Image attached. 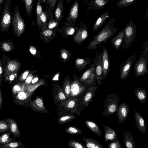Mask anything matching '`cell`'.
<instances>
[{
  "instance_id": "be15d7a7",
  "label": "cell",
  "mask_w": 148,
  "mask_h": 148,
  "mask_svg": "<svg viewBox=\"0 0 148 148\" xmlns=\"http://www.w3.org/2000/svg\"><path fill=\"white\" fill-rule=\"evenodd\" d=\"M2 10V8L1 7V5H0V11H1Z\"/></svg>"
},
{
  "instance_id": "d6986e66",
  "label": "cell",
  "mask_w": 148,
  "mask_h": 148,
  "mask_svg": "<svg viewBox=\"0 0 148 148\" xmlns=\"http://www.w3.org/2000/svg\"><path fill=\"white\" fill-rule=\"evenodd\" d=\"M124 30L118 33L111 40L110 42L112 45L116 49H119L123 43Z\"/></svg>"
},
{
  "instance_id": "60d3db41",
  "label": "cell",
  "mask_w": 148,
  "mask_h": 148,
  "mask_svg": "<svg viewBox=\"0 0 148 148\" xmlns=\"http://www.w3.org/2000/svg\"><path fill=\"white\" fill-rule=\"evenodd\" d=\"M41 23H43L44 27H45L48 22V17L47 11L42 10L40 16Z\"/></svg>"
},
{
  "instance_id": "e575fe53",
  "label": "cell",
  "mask_w": 148,
  "mask_h": 148,
  "mask_svg": "<svg viewBox=\"0 0 148 148\" xmlns=\"http://www.w3.org/2000/svg\"><path fill=\"white\" fill-rule=\"evenodd\" d=\"M55 99L58 102H63L66 99V97L64 92L61 90L58 91L54 94Z\"/></svg>"
},
{
  "instance_id": "e7e4bbea",
  "label": "cell",
  "mask_w": 148,
  "mask_h": 148,
  "mask_svg": "<svg viewBox=\"0 0 148 148\" xmlns=\"http://www.w3.org/2000/svg\"></svg>"
},
{
  "instance_id": "cb8c5ba5",
  "label": "cell",
  "mask_w": 148,
  "mask_h": 148,
  "mask_svg": "<svg viewBox=\"0 0 148 148\" xmlns=\"http://www.w3.org/2000/svg\"><path fill=\"white\" fill-rule=\"evenodd\" d=\"M124 143L127 148H135L134 139L129 132L126 131L123 133Z\"/></svg>"
},
{
  "instance_id": "91938a15",
  "label": "cell",
  "mask_w": 148,
  "mask_h": 148,
  "mask_svg": "<svg viewBox=\"0 0 148 148\" xmlns=\"http://www.w3.org/2000/svg\"><path fill=\"white\" fill-rule=\"evenodd\" d=\"M62 58L64 59H66L67 57V56L66 54L65 53H62Z\"/></svg>"
},
{
  "instance_id": "7402d4cb",
  "label": "cell",
  "mask_w": 148,
  "mask_h": 148,
  "mask_svg": "<svg viewBox=\"0 0 148 148\" xmlns=\"http://www.w3.org/2000/svg\"><path fill=\"white\" fill-rule=\"evenodd\" d=\"M109 16V13L108 12H106L101 15L95 22L92 28L93 31H95L101 27Z\"/></svg>"
},
{
  "instance_id": "bcb514c9",
  "label": "cell",
  "mask_w": 148,
  "mask_h": 148,
  "mask_svg": "<svg viewBox=\"0 0 148 148\" xmlns=\"http://www.w3.org/2000/svg\"><path fill=\"white\" fill-rule=\"evenodd\" d=\"M29 71H26L23 73L19 77L18 79V82L23 83L25 82L26 78L27 77Z\"/></svg>"
},
{
  "instance_id": "e0dca14e",
  "label": "cell",
  "mask_w": 148,
  "mask_h": 148,
  "mask_svg": "<svg viewBox=\"0 0 148 148\" xmlns=\"http://www.w3.org/2000/svg\"><path fill=\"white\" fill-rule=\"evenodd\" d=\"M102 126L104 128V136L105 141L108 142L118 139V136L114 129L107 126L104 125H103Z\"/></svg>"
},
{
  "instance_id": "c3c4849f",
  "label": "cell",
  "mask_w": 148,
  "mask_h": 148,
  "mask_svg": "<svg viewBox=\"0 0 148 148\" xmlns=\"http://www.w3.org/2000/svg\"><path fill=\"white\" fill-rule=\"evenodd\" d=\"M33 78V77L32 75L31 74L27 76V77L26 78L24 82V83L26 85L29 84L31 83Z\"/></svg>"
},
{
  "instance_id": "4316f807",
  "label": "cell",
  "mask_w": 148,
  "mask_h": 148,
  "mask_svg": "<svg viewBox=\"0 0 148 148\" xmlns=\"http://www.w3.org/2000/svg\"><path fill=\"white\" fill-rule=\"evenodd\" d=\"M86 142L85 146L88 148H103L99 142L91 138H82Z\"/></svg>"
},
{
  "instance_id": "f6af8a7d",
  "label": "cell",
  "mask_w": 148,
  "mask_h": 148,
  "mask_svg": "<svg viewBox=\"0 0 148 148\" xmlns=\"http://www.w3.org/2000/svg\"><path fill=\"white\" fill-rule=\"evenodd\" d=\"M108 145L110 148H122L121 145L119 140L118 139L112 140Z\"/></svg>"
},
{
  "instance_id": "ab89813d",
  "label": "cell",
  "mask_w": 148,
  "mask_h": 148,
  "mask_svg": "<svg viewBox=\"0 0 148 148\" xmlns=\"http://www.w3.org/2000/svg\"><path fill=\"white\" fill-rule=\"evenodd\" d=\"M66 132L71 134H82V131L76 127L71 126L66 129Z\"/></svg>"
},
{
  "instance_id": "83f0119b",
  "label": "cell",
  "mask_w": 148,
  "mask_h": 148,
  "mask_svg": "<svg viewBox=\"0 0 148 148\" xmlns=\"http://www.w3.org/2000/svg\"><path fill=\"white\" fill-rule=\"evenodd\" d=\"M85 123L87 127L95 134L99 136H101L102 133L99 127L95 122L90 121L86 120L85 121Z\"/></svg>"
},
{
  "instance_id": "277c9868",
  "label": "cell",
  "mask_w": 148,
  "mask_h": 148,
  "mask_svg": "<svg viewBox=\"0 0 148 148\" xmlns=\"http://www.w3.org/2000/svg\"><path fill=\"white\" fill-rule=\"evenodd\" d=\"M120 100V98L114 93L107 95L104 101L103 115L108 116L115 113L117 111Z\"/></svg>"
},
{
  "instance_id": "6f0895ef",
  "label": "cell",
  "mask_w": 148,
  "mask_h": 148,
  "mask_svg": "<svg viewBox=\"0 0 148 148\" xmlns=\"http://www.w3.org/2000/svg\"><path fill=\"white\" fill-rule=\"evenodd\" d=\"M59 75L58 74L56 75L53 78V80L57 81L58 79Z\"/></svg>"
},
{
  "instance_id": "1f68e13d",
  "label": "cell",
  "mask_w": 148,
  "mask_h": 148,
  "mask_svg": "<svg viewBox=\"0 0 148 148\" xmlns=\"http://www.w3.org/2000/svg\"><path fill=\"white\" fill-rule=\"evenodd\" d=\"M25 3L26 12L30 18L32 15L34 0H23Z\"/></svg>"
},
{
  "instance_id": "8d00e7d4",
  "label": "cell",
  "mask_w": 148,
  "mask_h": 148,
  "mask_svg": "<svg viewBox=\"0 0 148 148\" xmlns=\"http://www.w3.org/2000/svg\"><path fill=\"white\" fill-rule=\"evenodd\" d=\"M48 28L49 29H51L57 27L60 21H56L53 16H48Z\"/></svg>"
},
{
  "instance_id": "7c38bea8",
  "label": "cell",
  "mask_w": 148,
  "mask_h": 148,
  "mask_svg": "<svg viewBox=\"0 0 148 148\" xmlns=\"http://www.w3.org/2000/svg\"><path fill=\"white\" fill-rule=\"evenodd\" d=\"M129 111V106L125 102L122 103L118 107L116 115L120 123L125 121L128 116Z\"/></svg>"
},
{
  "instance_id": "7bdbcfd3",
  "label": "cell",
  "mask_w": 148,
  "mask_h": 148,
  "mask_svg": "<svg viewBox=\"0 0 148 148\" xmlns=\"http://www.w3.org/2000/svg\"><path fill=\"white\" fill-rule=\"evenodd\" d=\"M69 146L73 148H85L86 147L80 143L76 141L70 140L69 143Z\"/></svg>"
},
{
  "instance_id": "ffe728a7",
  "label": "cell",
  "mask_w": 148,
  "mask_h": 148,
  "mask_svg": "<svg viewBox=\"0 0 148 148\" xmlns=\"http://www.w3.org/2000/svg\"><path fill=\"white\" fill-rule=\"evenodd\" d=\"M98 87L95 86L90 88L87 91L84 97L83 104L86 106H88L94 97L96 90Z\"/></svg>"
},
{
  "instance_id": "2e32d148",
  "label": "cell",
  "mask_w": 148,
  "mask_h": 148,
  "mask_svg": "<svg viewBox=\"0 0 148 148\" xmlns=\"http://www.w3.org/2000/svg\"><path fill=\"white\" fill-rule=\"evenodd\" d=\"M109 2V0H90L88 5L87 11L91 9L96 10L102 9Z\"/></svg>"
},
{
  "instance_id": "d6a6232c",
  "label": "cell",
  "mask_w": 148,
  "mask_h": 148,
  "mask_svg": "<svg viewBox=\"0 0 148 148\" xmlns=\"http://www.w3.org/2000/svg\"><path fill=\"white\" fill-rule=\"evenodd\" d=\"M25 84L24 83L18 82L12 87V92L13 96H14L21 91L24 90Z\"/></svg>"
},
{
  "instance_id": "94428289",
  "label": "cell",
  "mask_w": 148,
  "mask_h": 148,
  "mask_svg": "<svg viewBox=\"0 0 148 148\" xmlns=\"http://www.w3.org/2000/svg\"><path fill=\"white\" fill-rule=\"evenodd\" d=\"M5 0H0V5H2L5 1Z\"/></svg>"
},
{
  "instance_id": "30bf717a",
  "label": "cell",
  "mask_w": 148,
  "mask_h": 148,
  "mask_svg": "<svg viewBox=\"0 0 148 148\" xmlns=\"http://www.w3.org/2000/svg\"><path fill=\"white\" fill-rule=\"evenodd\" d=\"M32 93L24 90L20 92L13 96L14 103L17 105L25 106L29 102Z\"/></svg>"
},
{
  "instance_id": "f35d334b",
  "label": "cell",
  "mask_w": 148,
  "mask_h": 148,
  "mask_svg": "<svg viewBox=\"0 0 148 148\" xmlns=\"http://www.w3.org/2000/svg\"><path fill=\"white\" fill-rule=\"evenodd\" d=\"M10 131L8 123L3 120H0V133Z\"/></svg>"
},
{
  "instance_id": "603a6c76",
  "label": "cell",
  "mask_w": 148,
  "mask_h": 148,
  "mask_svg": "<svg viewBox=\"0 0 148 148\" xmlns=\"http://www.w3.org/2000/svg\"><path fill=\"white\" fill-rule=\"evenodd\" d=\"M30 105L33 108L38 111H45L46 109L42 99L39 97H36L34 100L29 102Z\"/></svg>"
},
{
  "instance_id": "7a4b0ae2",
  "label": "cell",
  "mask_w": 148,
  "mask_h": 148,
  "mask_svg": "<svg viewBox=\"0 0 148 148\" xmlns=\"http://www.w3.org/2000/svg\"><path fill=\"white\" fill-rule=\"evenodd\" d=\"M11 23L14 34L20 37L23 33L25 27L24 21L21 16L18 7L16 5L12 14Z\"/></svg>"
},
{
  "instance_id": "d590c367",
  "label": "cell",
  "mask_w": 148,
  "mask_h": 148,
  "mask_svg": "<svg viewBox=\"0 0 148 148\" xmlns=\"http://www.w3.org/2000/svg\"><path fill=\"white\" fill-rule=\"evenodd\" d=\"M81 92L79 85L77 84H73L71 86V97L76 96L80 94Z\"/></svg>"
},
{
  "instance_id": "484cf974",
  "label": "cell",
  "mask_w": 148,
  "mask_h": 148,
  "mask_svg": "<svg viewBox=\"0 0 148 148\" xmlns=\"http://www.w3.org/2000/svg\"><path fill=\"white\" fill-rule=\"evenodd\" d=\"M14 47V42L9 39L0 42V48L4 52H10L12 51Z\"/></svg>"
},
{
  "instance_id": "f546056e",
  "label": "cell",
  "mask_w": 148,
  "mask_h": 148,
  "mask_svg": "<svg viewBox=\"0 0 148 148\" xmlns=\"http://www.w3.org/2000/svg\"><path fill=\"white\" fill-rule=\"evenodd\" d=\"M15 139L14 137L13 138L10 137V133L8 132H6L0 135V145H2L7 144Z\"/></svg>"
},
{
  "instance_id": "5bb4252c",
  "label": "cell",
  "mask_w": 148,
  "mask_h": 148,
  "mask_svg": "<svg viewBox=\"0 0 148 148\" xmlns=\"http://www.w3.org/2000/svg\"><path fill=\"white\" fill-rule=\"evenodd\" d=\"M96 80L95 72L94 63H93L90 67L83 74L82 77V80L86 81V83L92 84Z\"/></svg>"
},
{
  "instance_id": "4dcf8cb0",
  "label": "cell",
  "mask_w": 148,
  "mask_h": 148,
  "mask_svg": "<svg viewBox=\"0 0 148 148\" xmlns=\"http://www.w3.org/2000/svg\"><path fill=\"white\" fill-rule=\"evenodd\" d=\"M42 0H38L36 6V22L37 24L40 26L41 22L40 19V16L42 11L43 5H41Z\"/></svg>"
},
{
  "instance_id": "9a60e30c",
  "label": "cell",
  "mask_w": 148,
  "mask_h": 148,
  "mask_svg": "<svg viewBox=\"0 0 148 148\" xmlns=\"http://www.w3.org/2000/svg\"><path fill=\"white\" fill-rule=\"evenodd\" d=\"M5 120L8 123L10 131L13 136L15 138L19 137L21 133L16 121L10 118H6Z\"/></svg>"
},
{
  "instance_id": "4fadbf2b",
  "label": "cell",
  "mask_w": 148,
  "mask_h": 148,
  "mask_svg": "<svg viewBox=\"0 0 148 148\" xmlns=\"http://www.w3.org/2000/svg\"><path fill=\"white\" fill-rule=\"evenodd\" d=\"M102 79H105L107 76L109 70L110 60L108 51L106 48L103 50L102 55Z\"/></svg>"
},
{
  "instance_id": "11a10c76",
  "label": "cell",
  "mask_w": 148,
  "mask_h": 148,
  "mask_svg": "<svg viewBox=\"0 0 148 148\" xmlns=\"http://www.w3.org/2000/svg\"><path fill=\"white\" fill-rule=\"evenodd\" d=\"M75 31V29L73 27L71 28L70 31L68 33V34L70 35H73Z\"/></svg>"
},
{
  "instance_id": "836d02e7",
  "label": "cell",
  "mask_w": 148,
  "mask_h": 148,
  "mask_svg": "<svg viewBox=\"0 0 148 148\" xmlns=\"http://www.w3.org/2000/svg\"><path fill=\"white\" fill-rule=\"evenodd\" d=\"M138 0H119L116 3L120 8H126L134 4Z\"/></svg>"
},
{
  "instance_id": "816d5d0a",
  "label": "cell",
  "mask_w": 148,
  "mask_h": 148,
  "mask_svg": "<svg viewBox=\"0 0 148 148\" xmlns=\"http://www.w3.org/2000/svg\"><path fill=\"white\" fill-rule=\"evenodd\" d=\"M143 47L144 48V49L143 50V52H148V41H147L145 42L143 45Z\"/></svg>"
},
{
  "instance_id": "ba28073f",
  "label": "cell",
  "mask_w": 148,
  "mask_h": 148,
  "mask_svg": "<svg viewBox=\"0 0 148 148\" xmlns=\"http://www.w3.org/2000/svg\"><path fill=\"white\" fill-rule=\"evenodd\" d=\"M136 53L130 56L121 65L119 68L120 71V78L124 80L129 75L132 65L134 62Z\"/></svg>"
},
{
  "instance_id": "db71d44e",
  "label": "cell",
  "mask_w": 148,
  "mask_h": 148,
  "mask_svg": "<svg viewBox=\"0 0 148 148\" xmlns=\"http://www.w3.org/2000/svg\"><path fill=\"white\" fill-rule=\"evenodd\" d=\"M0 86V110L1 108L3 103V97Z\"/></svg>"
},
{
  "instance_id": "9c48e42d",
  "label": "cell",
  "mask_w": 148,
  "mask_h": 148,
  "mask_svg": "<svg viewBox=\"0 0 148 148\" xmlns=\"http://www.w3.org/2000/svg\"><path fill=\"white\" fill-rule=\"evenodd\" d=\"M96 55L94 63L95 64V72L96 80L97 82V84L100 85L102 80V55L103 51L99 53L97 51L95 52Z\"/></svg>"
},
{
  "instance_id": "7dc6e473",
  "label": "cell",
  "mask_w": 148,
  "mask_h": 148,
  "mask_svg": "<svg viewBox=\"0 0 148 148\" xmlns=\"http://www.w3.org/2000/svg\"><path fill=\"white\" fill-rule=\"evenodd\" d=\"M3 74L2 61L0 59V84L1 86H2L3 85Z\"/></svg>"
},
{
  "instance_id": "ac0fdd59",
  "label": "cell",
  "mask_w": 148,
  "mask_h": 148,
  "mask_svg": "<svg viewBox=\"0 0 148 148\" xmlns=\"http://www.w3.org/2000/svg\"><path fill=\"white\" fill-rule=\"evenodd\" d=\"M135 123L136 127L142 133L146 132V125L143 116L137 111L135 112Z\"/></svg>"
},
{
  "instance_id": "6125c7cd",
  "label": "cell",
  "mask_w": 148,
  "mask_h": 148,
  "mask_svg": "<svg viewBox=\"0 0 148 148\" xmlns=\"http://www.w3.org/2000/svg\"><path fill=\"white\" fill-rule=\"evenodd\" d=\"M72 0H67L66 1L67 4H68Z\"/></svg>"
},
{
  "instance_id": "5b68a950",
  "label": "cell",
  "mask_w": 148,
  "mask_h": 148,
  "mask_svg": "<svg viewBox=\"0 0 148 148\" xmlns=\"http://www.w3.org/2000/svg\"><path fill=\"white\" fill-rule=\"evenodd\" d=\"M12 0H5L2 15L0 22V31H9L11 23L12 14L10 11Z\"/></svg>"
},
{
  "instance_id": "681fc988",
  "label": "cell",
  "mask_w": 148,
  "mask_h": 148,
  "mask_svg": "<svg viewBox=\"0 0 148 148\" xmlns=\"http://www.w3.org/2000/svg\"><path fill=\"white\" fill-rule=\"evenodd\" d=\"M42 34L45 36H49L51 35L53 32L50 29H47L43 31L42 32Z\"/></svg>"
},
{
  "instance_id": "9f6ffc18",
  "label": "cell",
  "mask_w": 148,
  "mask_h": 148,
  "mask_svg": "<svg viewBox=\"0 0 148 148\" xmlns=\"http://www.w3.org/2000/svg\"><path fill=\"white\" fill-rule=\"evenodd\" d=\"M38 80V77H35L34 79H33L32 82L31 83L32 84H34Z\"/></svg>"
},
{
  "instance_id": "52a82bcc",
  "label": "cell",
  "mask_w": 148,
  "mask_h": 148,
  "mask_svg": "<svg viewBox=\"0 0 148 148\" xmlns=\"http://www.w3.org/2000/svg\"><path fill=\"white\" fill-rule=\"evenodd\" d=\"M148 64L147 53L143 52L136 60L134 66L135 76H143L148 73L147 66Z\"/></svg>"
},
{
  "instance_id": "74e56055",
  "label": "cell",
  "mask_w": 148,
  "mask_h": 148,
  "mask_svg": "<svg viewBox=\"0 0 148 148\" xmlns=\"http://www.w3.org/2000/svg\"><path fill=\"white\" fill-rule=\"evenodd\" d=\"M76 99L71 98L64 102V103H62V104H64L65 107L67 109H72L75 106L76 103Z\"/></svg>"
},
{
  "instance_id": "44dd1931",
  "label": "cell",
  "mask_w": 148,
  "mask_h": 148,
  "mask_svg": "<svg viewBox=\"0 0 148 148\" xmlns=\"http://www.w3.org/2000/svg\"><path fill=\"white\" fill-rule=\"evenodd\" d=\"M63 3L64 0H59L56 7L54 10V18L57 21H60L63 17Z\"/></svg>"
},
{
  "instance_id": "f1b7e54d",
  "label": "cell",
  "mask_w": 148,
  "mask_h": 148,
  "mask_svg": "<svg viewBox=\"0 0 148 148\" xmlns=\"http://www.w3.org/2000/svg\"><path fill=\"white\" fill-rule=\"evenodd\" d=\"M25 145L23 144L21 141H12L7 144L0 145L1 148H22Z\"/></svg>"
},
{
  "instance_id": "8fae6325",
  "label": "cell",
  "mask_w": 148,
  "mask_h": 148,
  "mask_svg": "<svg viewBox=\"0 0 148 148\" xmlns=\"http://www.w3.org/2000/svg\"><path fill=\"white\" fill-rule=\"evenodd\" d=\"M79 12V3L75 0L70 7L68 14L66 18L67 22L71 23H75L77 20Z\"/></svg>"
},
{
  "instance_id": "8992f818",
  "label": "cell",
  "mask_w": 148,
  "mask_h": 148,
  "mask_svg": "<svg viewBox=\"0 0 148 148\" xmlns=\"http://www.w3.org/2000/svg\"><path fill=\"white\" fill-rule=\"evenodd\" d=\"M21 63L18 59L11 60L9 58L7 61L5 67H3V77L5 82L8 81L9 77L10 75L17 73Z\"/></svg>"
},
{
  "instance_id": "d4e9b609",
  "label": "cell",
  "mask_w": 148,
  "mask_h": 148,
  "mask_svg": "<svg viewBox=\"0 0 148 148\" xmlns=\"http://www.w3.org/2000/svg\"><path fill=\"white\" fill-rule=\"evenodd\" d=\"M147 91L145 89L141 88H137L135 91V96L140 102L145 103L147 98Z\"/></svg>"
},
{
  "instance_id": "f5cc1de1",
  "label": "cell",
  "mask_w": 148,
  "mask_h": 148,
  "mask_svg": "<svg viewBox=\"0 0 148 148\" xmlns=\"http://www.w3.org/2000/svg\"><path fill=\"white\" fill-rule=\"evenodd\" d=\"M29 51L33 55H35L36 52V49L33 46H31L29 48Z\"/></svg>"
},
{
  "instance_id": "3957f363",
  "label": "cell",
  "mask_w": 148,
  "mask_h": 148,
  "mask_svg": "<svg viewBox=\"0 0 148 148\" xmlns=\"http://www.w3.org/2000/svg\"><path fill=\"white\" fill-rule=\"evenodd\" d=\"M124 35L123 46L124 49H127L134 41L137 34L136 26L132 20H130L126 24L123 29Z\"/></svg>"
},
{
  "instance_id": "ee69618b",
  "label": "cell",
  "mask_w": 148,
  "mask_h": 148,
  "mask_svg": "<svg viewBox=\"0 0 148 148\" xmlns=\"http://www.w3.org/2000/svg\"><path fill=\"white\" fill-rule=\"evenodd\" d=\"M74 117V115H66L60 118L59 119L58 122L60 123H66L73 119Z\"/></svg>"
},
{
  "instance_id": "680465c9",
  "label": "cell",
  "mask_w": 148,
  "mask_h": 148,
  "mask_svg": "<svg viewBox=\"0 0 148 148\" xmlns=\"http://www.w3.org/2000/svg\"><path fill=\"white\" fill-rule=\"evenodd\" d=\"M45 2L47 5V6L48 8L49 7L50 4V0H44Z\"/></svg>"
},
{
  "instance_id": "f907efd6",
  "label": "cell",
  "mask_w": 148,
  "mask_h": 148,
  "mask_svg": "<svg viewBox=\"0 0 148 148\" xmlns=\"http://www.w3.org/2000/svg\"><path fill=\"white\" fill-rule=\"evenodd\" d=\"M17 77V73L13 74L10 75L9 77L8 80L9 81V84L13 80L15 79Z\"/></svg>"
},
{
  "instance_id": "b9f144b4",
  "label": "cell",
  "mask_w": 148,
  "mask_h": 148,
  "mask_svg": "<svg viewBox=\"0 0 148 148\" xmlns=\"http://www.w3.org/2000/svg\"><path fill=\"white\" fill-rule=\"evenodd\" d=\"M58 0H50V4L47 11L48 16H52L53 12Z\"/></svg>"
},
{
  "instance_id": "6da1fadb",
  "label": "cell",
  "mask_w": 148,
  "mask_h": 148,
  "mask_svg": "<svg viewBox=\"0 0 148 148\" xmlns=\"http://www.w3.org/2000/svg\"><path fill=\"white\" fill-rule=\"evenodd\" d=\"M115 19H112L94 37L88 46L90 49H95L98 47L97 46L102 42L106 43L107 40L112 37L119 30L115 27L113 23Z\"/></svg>"
}]
</instances>
